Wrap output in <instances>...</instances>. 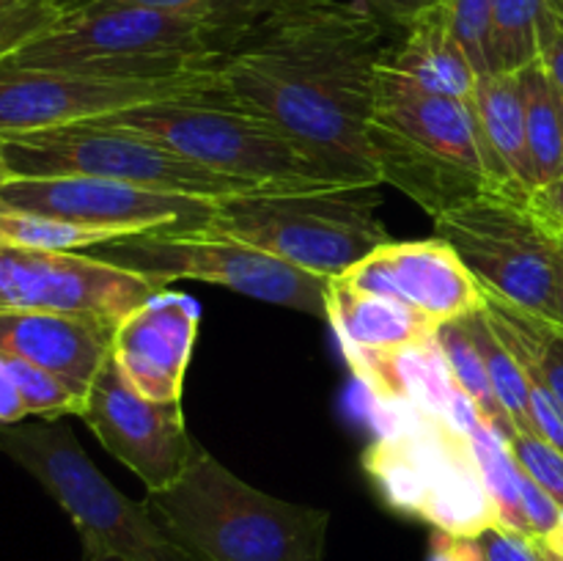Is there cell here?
<instances>
[{"mask_svg":"<svg viewBox=\"0 0 563 561\" xmlns=\"http://www.w3.org/2000/svg\"><path fill=\"white\" fill-rule=\"evenodd\" d=\"M539 64L544 66L550 80L563 94V9L559 3L548 11L539 38Z\"/></svg>","mask_w":563,"mask_h":561,"instance_id":"obj_34","label":"cell"},{"mask_svg":"<svg viewBox=\"0 0 563 561\" xmlns=\"http://www.w3.org/2000/svg\"><path fill=\"white\" fill-rule=\"evenodd\" d=\"M520 91L528 146L542 187L563 174V94L539 61L520 72Z\"/></svg>","mask_w":563,"mask_h":561,"instance_id":"obj_24","label":"cell"},{"mask_svg":"<svg viewBox=\"0 0 563 561\" xmlns=\"http://www.w3.org/2000/svg\"><path fill=\"white\" fill-rule=\"evenodd\" d=\"M429 561H550L542 542L504 526L476 534H432Z\"/></svg>","mask_w":563,"mask_h":561,"instance_id":"obj_28","label":"cell"},{"mask_svg":"<svg viewBox=\"0 0 563 561\" xmlns=\"http://www.w3.org/2000/svg\"><path fill=\"white\" fill-rule=\"evenodd\" d=\"M484 311L495 328L528 352L553 399L563 410V324L526 311L504 297L484 289Z\"/></svg>","mask_w":563,"mask_h":561,"instance_id":"obj_25","label":"cell"},{"mask_svg":"<svg viewBox=\"0 0 563 561\" xmlns=\"http://www.w3.org/2000/svg\"><path fill=\"white\" fill-rule=\"evenodd\" d=\"M234 105L218 69L176 77H97L0 64V138L104 119L154 102ZM236 108V105H234Z\"/></svg>","mask_w":563,"mask_h":561,"instance_id":"obj_12","label":"cell"},{"mask_svg":"<svg viewBox=\"0 0 563 561\" xmlns=\"http://www.w3.org/2000/svg\"><path fill=\"white\" fill-rule=\"evenodd\" d=\"M528 207H531V212L537 215V220L550 234L563 237V176L537 187L528 196Z\"/></svg>","mask_w":563,"mask_h":561,"instance_id":"obj_35","label":"cell"},{"mask_svg":"<svg viewBox=\"0 0 563 561\" xmlns=\"http://www.w3.org/2000/svg\"><path fill=\"white\" fill-rule=\"evenodd\" d=\"M368 152L379 182L399 187L432 220L493 190L471 102L416 91L379 72Z\"/></svg>","mask_w":563,"mask_h":561,"instance_id":"obj_4","label":"cell"},{"mask_svg":"<svg viewBox=\"0 0 563 561\" xmlns=\"http://www.w3.org/2000/svg\"><path fill=\"white\" fill-rule=\"evenodd\" d=\"M471 113L493 193L511 198L531 196L539 187V176L528 146L520 72L484 75L471 97Z\"/></svg>","mask_w":563,"mask_h":561,"instance_id":"obj_20","label":"cell"},{"mask_svg":"<svg viewBox=\"0 0 563 561\" xmlns=\"http://www.w3.org/2000/svg\"><path fill=\"white\" fill-rule=\"evenodd\" d=\"M465 324H467V330H471L473 341H476L478 355H482L484 369H487L489 385H493L500 407H504L506 416L511 418V424H515L517 432L533 435L531 399H528V380H526V372H522L520 361H517L515 352L509 350V344L500 339V333L495 330V324L489 322V317L484 308L467 314Z\"/></svg>","mask_w":563,"mask_h":561,"instance_id":"obj_27","label":"cell"},{"mask_svg":"<svg viewBox=\"0 0 563 561\" xmlns=\"http://www.w3.org/2000/svg\"><path fill=\"white\" fill-rule=\"evenodd\" d=\"M27 416L31 413H27L25 399L20 394V385H16L14 374H11L9 363H5L3 352H0V427L22 424Z\"/></svg>","mask_w":563,"mask_h":561,"instance_id":"obj_37","label":"cell"},{"mask_svg":"<svg viewBox=\"0 0 563 561\" xmlns=\"http://www.w3.org/2000/svg\"><path fill=\"white\" fill-rule=\"evenodd\" d=\"M69 3H75V0H69ZM113 3L143 6V9L192 16V20L212 22V25H220L234 33V36H240L242 31L256 25L262 16H267L269 11L289 3V0H113Z\"/></svg>","mask_w":563,"mask_h":561,"instance_id":"obj_30","label":"cell"},{"mask_svg":"<svg viewBox=\"0 0 563 561\" xmlns=\"http://www.w3.org/2000/svg\"><path fill=\"white\" fill-rule=\"evenodd\" d=\"M344 358L357 383L383 410H416L451 421H467L476 413L451 380L438 333L399 350H344Z\"/></svg>","mask_w":563,"mask_h":561,"instance_id":"obj_19","label":"cell"},{"mask_svg":"<svg viewBox=\"0 0 563 561\" xmlns=\"http://www.w3.org/2000/svg\"><path fill=\"white\" fill-rule=\"evenodd\" d=\"M207 198L146 190L93 176H11L0 187V215H38L110 234L198 231L212 215Z\"/></svg>","mask_w":563,"mask_h":561,"instance_id":"obj_13","label":"cell"},{"mask_svg":"<svg viewBox=\"0 0 563 561\" xmlns=\"http://www.w3.org/2000/svg\"><path fill=\"white\" fill-rule=\"evenodd\" d=\"M163 289L93 253L36 251L0 242V308L93 314L119 322Z\"/></svg>","mask_w":563,"mask_h":561,"instance_id":"obj_15","label":"cell"},{"mask_svg":"<svg viewBox=\"0 0 563 561\" xmlns=\"http://www.w3.org/2000/svg\"><path fill=\"white\" fill-rule=\"evenodd\" d=\"M555 0H495L487 31V75H517L539 61V38Z\"/></svg>","mask_w":563,"mask_h":561,"instance_id":"obj_23","label":"cell"},{"mask_svg":"<svg viewBox=\"0 0 563 561\" xmlns=\"http://www.w3.org/2000/svg\"><path fill=\"white\" fill-rule=\"evenodd\" d=\"M357 3L366 6L368 11H374L383 22L410 28L412 22L421 20L423 14L438 9L443 0H357Z\"/></svg>","mask_w":563,"mask_h":561,"instance_id":"obj_36","label":"cell"},{"mask_svg":"<svg viewBox=\"0 0 563 561\" xmlns=\"http://www.w3.org/2000/svg\"><path fill=\"white\" fill-rule=\"evenodd\" d=\"M377 72L416 91L462 102H471L482 80L473 61L451 33L443 3L405 28V38L385 47Z\"/></svg>","mask_w":563,"mask_h":561,"instance_id":"obj_21","label":"cell"},{"mask_svg":"<svg viewBox=\"0 0 563 561\" xmlns=\"http://www.w3.org/2000/svg\"><path fill=\"white\" fill-rule=\"evenodd\" d=\"M0 451L66 512L80 537V561H192L154 520L146 501L126 498L93 465L69 424L0 427Z\"/></svg>","mask_w":563,"mask_h":561,"instance_id":"obj_7","label":"cell"},{"mask_svg":"<svg viewBox=\"0 0 563 561\" xmlns=\"http://www.w3.org/2000/svg\"><path fill=\"white\" fill-rule=\"evenodd\" d=\"M379 185L330 187L317 193H251L214 204L198 231L231 237L306 273L335 278L390 234L379 220Z\"/></svg>","mask_w":563,"mask_h":561,"instance_id":"obj_5","label":"cell"},{"mask_svg":"<svg viewBox=\"0 0 563 561\" xmlns=\"http://www.w3.org/2000/svg\"><path fill=\"white\" fill-rule=\"evenodd\" d=\"M361 289L383 292L421 311L434 324L467 317L484 306V289L460 253L440 237L377 248L344 273Z\"/></svg>","mask_w":563,"mask_h":561,"instance_id":"obj_16","label":"cell"},{"mask_svg":"<svg viewBox=\"0 0 563 561\" xmlns=\"http://www.w3.org/2000/svg\"><path fill=\"white\" fill-rule=\"evenodd\" d=\"M60 11V0H0V61L47 31Z\"/></svg>","mask_w":563,"mask_h":561,"instance_id":"obj_31","label":"cell"},{"mask_svg":"<svg viewBox=\"0 0 563 561\" xmlns=\"http://www.w3.org/2000/svg\"><path fill=\"white\" fill-rule=\"evenodd\" d=\"M201 308L181 292H157L113 328L110 358L121 377L154 402H181Z\"/></svg>","mask_w":563,"mask_h":561,"instance_id":"obj_17","label":"cell"},{"mask_svg":"<svg viewBox=\"0 0 563 561\" xmlns=\"http://www.w3.org/2000/svg\"><path fill=\"white\" fill-rule=\"evenodd\" d=\"M324 308H328L324 319L339 336L341 350H399L434 339L438 333V324L421 311L383 292L361 289L344 275L328 280Z\"/></svg>","mask_w":563,"mask_h":561,"instance_id":"obj_22","label":"cell"},{"mask_svg":"<svg viewBox=\"0 0 563 561\" xmlns=\"http://www.w3.org/2000/svg\"><path fill=\"white\" fill-rule=\"evenodd\" d=\"M388 413L390 427L363 457V468L385 504L445 534L498 526L471 440L476 413L467 421L416 410Z\"/></svg>","mask_w":563,"mask_h":561,"instance_id":"obj_6","label":"cell"},{"mask_svg":"<svg viewBox=\"0 0 563 561\" xmlns=\"http://www.w3.org/2000/svg\"><path fill=\"white\" fill-rule=\"evenodd\" d=\"M495 0H443L445 20H449L451 33L478 75H487V31H489V14H493Z\"/></svg>","mask_w":563,"mask_h":561,"instance_id":"obj_32","label":"cell"},{"mask_svg":"<svg viewBox=\"0 0 563 561\" xmlns=\"http://www.w3.org/2000/svg\"><path fill=\"white\" fill-rule=\"evenodd\" d=\"M115 322L93 314L0 308V352L47 369L80 396L108 363Z\"/></svg>","mask_w":563,"mask_h":561,"instance_id":"obj_18","label":"cell"},{"mask_svg":"<svg viewBox=\"0 0 563 561\" xmlns=\"http://www.w3.org/2000/svg\"><path fill=\"white\" fill-rule=\"evenodd\" d=\"M104 124L154 138L209 170L267 193H317L339 185L286 132L234 105L154 102L104 116Z\"/></svg>","mask_w":563,"mask_h":561,"instance_id":"obj_8","label":"cell"},{"mask_svg":"<svg viewBox=\"0 0 563 561\" xmlns=\"http://www.w3.org/2000/svg\"><path fill=\"white\" fill-rule=\"evenodd\" d=\"M542 548L550 561H563V509H561L559 526L553 528V534H550L548 539H542Z\"/></svg>","mask_w":563,"mask_h":561,"instance_id":"obj_38","label":"cell"},{"mask_svg":"<svg viewBox=\"0 0 563 561\" xmlns=\"http://www.w3.org/2000/svg\"><path fill=\"white\" fill-rule=\"evenodd\" d=\"M0 143L14 176H93L207 201L267 193L251 182L203 168L154 138L104 121L5 135Z\"/></svg>","mask_w":563,"mask_h":561,"instance_id":"obj_9","label":"cell"},{"mask_svg":"<svg viewBox=\"0 0 563 561\" xmlns=\"http://www.w3.org/2000/svg\"><path fill=\"white\" fill-rule=\"evenodd\" d=\"M434 237L449 242L482 289L561 322L559 237L528 207V198L482 193L434 220Z\"/></svg>","mask_w":563,"mask_h":561,"instance_id":"obj_11","label":"cell"},{"mask_svg":"<svg viewBox=\"0 0 563 561\" xmlns=\"http://www.w3.org/2000/svg\"><path fill=\"white\" fill-rule=\"evenodd\" d=\"M506 449L515 457L517 465L533 479L542 490H548L563 506V454L539 435L515 432L506 440Z\"/></svg>","mask_w":563,"mask_h":561,"instance_id":"obj_33","label":"cell"},{"mask_svg":"<svg viewBox=\"0 0 563 561\" xmlns=\"http://www.w3.org/2000/svg\"><path fill=\"white\" fill-rule=\"evenodd\" d=\"M385 22L357 0H289L214 64L231 102L269 121L339 185H383L368 152Z\"/></svg>","mask_w":563,"mask_h":561,"instance_id":"obj_1","label":"cell"},{"mask_svg":"<svg viewBox=\"0 0 563 561\" xmlns=\"http://www.w3.org/2000/svg\"><path fill=\"white\" fill-rule=\"evenodd\" d=\"M80 418L104 451L130 468L146 493L170 487L203 454L187 435L181 402H154L137 394L108 358L86 394Z\"/></svg>","mask_w":563,"mask_h":561,"instance_id":"obj_14","label":"cell"},{"mask_svg":"<svg viewBox=\"0 0 563 561\" xmlns=\"http://www.w3.org/2000/svg\"><path fill=\"white\" fill-rule=\"evenodd\" d=\"M438 344L445 358V366H449L451 380H454L456 388L462 391V396L471 402L476 416L482 418L489 429H495L500 438L509 440L517 429L515 424H511V418L506 416L504 407H500L493 385H489L487 369H484V361L482 355H478L476 341H473L471 330H467L465 317L440 324Z\"/></svg>","mask_w":563,"mask_h":561,"instance_id":"obj_26","label":"cell"},{"mask_svg":"<svg viewBox=\"0 0 563 561\" xmlns=\"http://www.w3.org/2000/svg\"><path fill=\"white\" fill-rule=\"evenodd\" d=\"M11 168H9V163H5V154H3V143H0V187L5 185V182L11 179Z\"/></svg>","mask_w":563,"mask_h":561,"instance_id":"obj_40","label":"cell"},{"mask_svg":"<svg viewBox=\"0 0 563 561\" xmlns=\"http://www.w3.org/2000/svg\"><path fill=\"white\" fill-rule=\"evenodd\" d=\"M0 242L36 248V251L77 253L82 248L113 242V237L97 229H86V226L64 223V220L38 218V215H0Z\"/></svg>","mask_w":563,"mask_h":561,"instance_id":"obj_29","label":"cell"},{"mask_svg":"<svg viewBox=\"0 0 563 561\" xmlns=\"http://www.w3.org/2000/svg\"><path fill=\"white\" fill-rule=\"evenodd\" d=\"M555 3H559V6H561V9H563V0H555Z\"/></svg>","mask_w":563,"mask_h":561,"instance_id":"obj_41","label":"cell"},{"mask_svg":"<svg viewBox=\"0 0 563 561\" xmlns=\"http://www.w3.org/2000/svg\"><path fill=\"white\" fill-rule=\"evenodd\" d=\"M93 256L159 286L179 278L203 280L253 300L295 308L319 319L328 317L324 295L330 278L291 267L284 258L269 256L231 237L207 231H143L97 245Z\"/></svg>","mask_w":563,"mask_h":561,"instance_id":"obj_10","label":"cell"},{"mask_svg":"<svg viewBox=\"0 0 563 561\" xmlns=\"http://www.w3.org/2000/svg\"><path fill=\"white\" fill-rule=\"evenodd\" d=\"M146 506L192 561H324L328 509L273 498L207 451Z\"/></svg>","mask_w":563,"mask_h":561,"instance_id":"obj_2","label":"cell"},{"mask_svg":"<svg viewBox=\"0 0 563 561\" xmlns=\"http://www.w3.org/2000/svg\"><path fill=\"white\" fill-rule=\"evenodd\" d=\"M58 20L0 64L97 77H176L212 69L234 33L212 22L113 0H60Z\"/></svg>","mask_w":563,"mask_h":561,"instance_id":"obj_3","label":"cell"},{"mask_svg":"<svg viewBox=\"0 0 563 561\" xmlns=\"http://www.w3.org/2000/svg\"><path fill=\"white\" fill-rule=\"evenodd\" d=\"M559 314L563 324V237H559Z\"/></svg>","mask_w":563,"mask_h":561,"instance_id":"obj_39","label":"cell"},{"mask_svg":"<svg viewBox=\"0 0 563 561\" xmlns=\"http://www.w3.org/2000/svg\"><path fill=\"white\" fill-rule=\"evenodd\" d=\"M561 176H563V174H561Z\"/></svg>","mask_w":563,"mask_h":561,"instance_id":"obj_42","label":"cell"}]
</instances>
